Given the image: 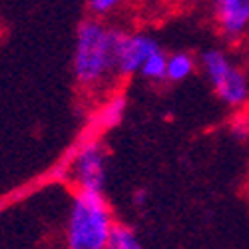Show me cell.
<instances>
[{
	"mask_svg": "<svg viewBox=\"0 0 249 249\" xmlns=\"http://www.w3.org/2000/svg\"><path fill=\"white\" fill-rule=\"evenodd\" d=\"M114 28L98 18H86L76 32L74 76L86 90H100L116 78L114 70Z\"/></svg>",
	"mask_w": 249,
	"mask_h": 249,
	"instance_id": "1",
	"label": "cell"
},
{
	"mask_svg": "<svg viewBox=\"0 0 249 249\" xmlns=\"http://www.w3.org/2000/svg\"><path fill=\"white\" fill-rule=\"evenodd\" d=\"M112 223V210L102 192L76 190L66 221V245L70 249H106Z\"/></svg>",
	"mask_w": 249,
	"mask_h": 249,
	"instance_id": "2",
	"label": "cell"
},
{
	"mask_svg": "<svg viewBox=\"0 0 249 249\" xmlns=\"http://www.w3.org/2000/svg\"><path fill=\"white\" fill-rule=\"evenodd\" d=\"M201 68L225 106L241 108L249 102V76L223 50H205L201 54Z\"/></svg>",
	"mask_w": 249,
	"mask_h": 249,
	"instance_id": "3",
	"label": "cell"
},
{
	"mask_svg": "<svg viewBox=\"0 0 249 249\" xmlns=\"http://www.w3.org/2000/svg\"><path fill=\"white\" fill-rule=\"evenodd\" d=\"M114 70L116 78H130L140 74L146 58L160 48V44L148 34H130L114 28Z\"/></svg>",
	"mask_w": 249,
	"mask_h": 249,
	"instance_id": "4",
	"label": "cell"
},
{
	"mask_svg": "<svg viewBox=\"0 0 249 249\" xmlns=\"http://www.w3.org/2000/svg\"><path fill=\"white\" fill-rule=\"evenodd\" d=\"M108 172V154L100 142L84 143L70 163L68 176L76 183L78 190L104 192Z\"/></svg>",
	"mask_w": 249,
	"mask_h": 249,
	"instance_id": "5",
	"label": "cell"
},
{
	"mask_svg": "<svg viewBox=\"0 0 249 249\" xmlns=\"http://www.w3.org/2000/svg\"><path fill=\"white\" fill-rule=\"evenodd\" d=\"M213 20L227 42L249 36V0H213Z\"/></svg>",
	"mask_w": 249,
	"mask_h": 249,
	"instance_id": "6",
	"label": "cell"
},
{
	"mask_svg": "<svg viewBox=\"0 0 249 249\" xmlns=\"http://www.w3.org/2000/svg\"><path fill=\"white\" fill-rule=\"evenodd\" d=\"M196 70V60L188 52H176L168 56V70H165V80L170 82H183L188 80Z\"/></svg>",
	"mask_w": 249,
	"mask_h": 249,
	"instance_id": "7",
	"label": "cell"
},
{
	"mask_svg": "<svg viewBox=\"0 0 249 249\" xmlns=\"http://www.w3.org/2000/svg\"><path fill=\"white\" fill-rule=\"evenodd\" d=\"M124 112H126V98L122 94L110 98L102 106V110L96 114V126L98 128H112L122 120Z\"/></svg>",
	"mask_w": 249,
	"mask_h": 249,
	"instance_id": "8",
	"label": "cell"
},
{
	"mask_svg": "<svg viewBox=\"0 0 249 249\" xmlns=\"http://www.w3.org/2000/svg\"><path fill=\"white\" fill-rule=\"evenodd\" d=\"M108 247L110 249H138L140 239L130 225L114 221L110 230V237H108Z\"/></svg>",
	"mask_w": 249,
	"mask_h": 249,
	"instance_id": "9",
	"label": "cell"
},
{
	"mask_svg": "<svg viewBox=\"0 0 249 249\" xmlns=\"http://www.w3.org/2000/svg\"><path fill=\"white\" fill-rule=\"evenodd\" d=\"M165 70H168V54L161 48H156L142 64L140 74L152 82H161L165 80Z\"/></svg>",
	"mask_w": 249,
	"mask_h": 249,
	"instance_id": "10",
	"label": "cell"
},
{
	"mask_svg": "<svg viewBox=\"0 0 249 249\" xmlns=\"http://www.w3.org/2000/svg\"><path fill=\"white\" fill-rule=\"evenodd\" d=\"M126 0H88V8L94 16H106L122 6Z\"/></svg>",
	"mask_w": 249,
	"mask_h": 249,
	"instance_id": "11",
	"label": "cell"
},
{
	"mask_svg": "<svg viewBox=\"0 0 249 249\" xmlns=\"http://www.w3.org/2000/svg\"><path fill=\"white\" fill-rule=\"evenodd\" d=\"M136 203H138V205H143V203H146V194L140 192V194L136 196Z\"/></svg>",
	"mask_w": 249,
	"mask_h": 249,
	"instance_id": "12",
	"label": "cell"
},
{
	"mask_svg": "<svg viewBox=\"0 0 249 249\" xmlns=\"http://www.w3.org/2000/svg\"><path fill=\"white\" fill-rule=\"evenodd\" d=\"M247 48H249V36H247Z\"/></svg>",
	"mask_w": 249,
	"mask_h": 249,
	"instance_id": "13",
	"label": "cell"
},
{
	"mask_svg": "<svg viewBox=\"0 0 249 249\" xmlns=\"http://www.w3.org/2000/svg\"><path fill=\"white\" fill-rule=\"evenodd\" d=\"M142 2H150V0H142Z\"/></svg>",
	"mask_w": 249,
	"mask_h": 249,
	"instance_id": "14",
	"label": "cell"
}]
</instances>
